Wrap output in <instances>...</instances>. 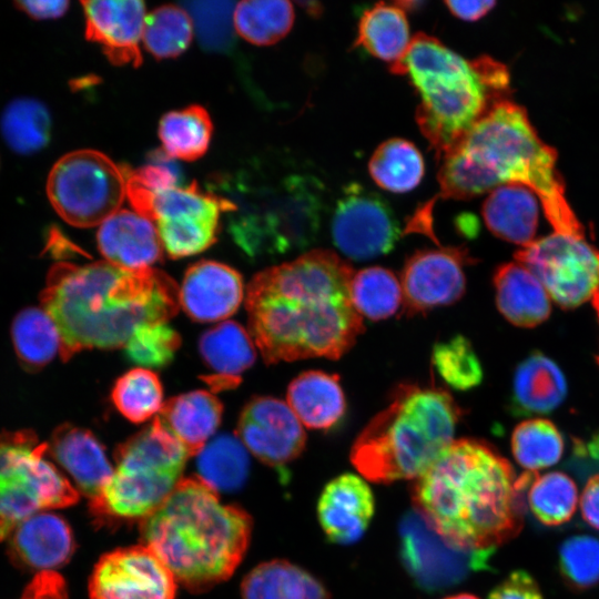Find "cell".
Returning a JSON list of instances; mask_svg holds the SVG:
<instances>
[{
	"label": "cell",
	"instance_id": "f546056e",
	"mask_svg": "<svg viewBox=\"0 0 599 599\" xmlns=\"http://www.w3.org/2000/svg\"><path fill=\"white\" fill-rule=\"evenodd\" d=\"M243 599H329L324 583L286 560H271L251 570L242 582Z\"/></svg>",
	"mask_w": 599,
	"mask_h": 599
},
{
	"label": "cell",
	"instance_id": "d6a6232c",
	"mask_svg": "<svg viewBox=\"0 0 599 599\" xmlns=\"http://www.w3.org/2000/svg\"><path fill=\"white\" fill-rule=\"evenodd\" d=\"M368 172L379 187L393 193H406L420 183L425 172L424 159L414 143L393 138L374 151Z\"/></svg>",
	"mask_w": 599,
	"mask_h": 599
},
{
	"label": "cell",
	"instance_id": "d590c367",
	"mask_svg": "<svg viewBox=\"0 0 599 599\" xmlns=\"http://www.w3.org/2000/svg\"><path fill=\"white\" fill-rule=\"evenodd\" d=\"M0 131L12 151L24 155L32 154L48 144L51 116L42 102L31 98H19L3 110Z\"/></svg>",
	"mask_w": 599,
	"mask_h": 599
},
{
	"label": "cell",
	"instance_id": "f1b7e54d",
	"mask_svg": "<svg viewBox=\"0 0 599 599\" xmlns=\"http://www.w3.org/2000/svg\"><path fill=\"white\" fill-rule=\"evenodd\" d=\"M286 396L302 425L312 429L334 427L346 410L338 375L323 370L300 374L290 383Z\"/></svg>",
	"mask_w": 599,
	"mask_h": 599
},
{
	"label": "cell",
	"instance_id": "5b68a950",
	"mask_svg": "<svg viewBox=\"0 0 599 599\" xmlns=\"http://www.w3.org/2000/svg\"><path fill=\"white\" fill-rule=\"evenodd\" d=\"M143 545L177 583L199 592L226 580L250 542L251 517L221 502L200 478H184L166 500L141 520Z\"/></svg>",
	"mask_w": 599,
	"mask_h": 599
},
{
	"label": "cell",
	"instance_id": "60d3db41",
	"mask_svg": "<svg viewBox=\"0 0 599 599\" xmlns=\"http://www.w3.org/2000/svg\"><path fill=\"white\" fill-rule=\"evenodd\" d=\"M111 398L123 417L132 423H142L160 413L163 388L155 373L136 367L115 380Z\"/></svg>",
	"mask_w": 599,
	"mask_h": 599
},
{
	"label": "cell",
	"instance_id": "ba28073f",
	"mask_svg": "<svg viewBox=\"0 0 599 599\" xmlns=\"http://www.w3.org/2000/svg\"><path fill=\"white\" fill-rule=\"evenodd\" d=\"M236 210L230 233L248 257L275 256L316 241L324 214V185L316 177L291 173L260 182L241 172L222 182Z\"/></svg>",
	"mask_w": 599,
	"mask_h": 599
},
{
	"label": "cell",
	"instance_id": "e575fe53",
	"mask_svg": "<svg viewBox=\"0 0 599 599\" xmlns=\"http://www.w3.org/2000/svg\"><path fill=\"white\" fill-rule=\"evenodd\" d=\"M196 468L199 478L213 490H235L248 475L247 449L238 437L221 434L197 454Z\"/></svg>",
	"mask_w": 599,
	"mask_h": 599
},
{
	"label": "cell",
	"instance_id": "8992f818",
	"mask_svg": "<svg viewBox=\"0 0 599 599\" xmlns=\"http://www.w3.org/2000/svg\"><path fill=\"white\" fill-rule=\"evenodd\" d=\"M389 70L419 95L416 122L440 159L509 89V72L488 55L467 60L426 33L412 38Z\"/></svg>",
	"mask_w": 599,
	"mask_h": 599
},
{
	"label": "cell",
	"instance_id": "4dcf8cb0",
	"mask_svg": "<svg viewBox=\"0 0 599 599\" xmlns=\"http://www.w3.org/2000/svg\"><path fill=\"white\" fill-rule=\"evenodd\" d=\"M410 41L406 12L396 2H378L361 16L354 45L393 65L403 59Z\"/></svg>",
	"mask_w": 599,
	"mask_h": 599
},
{
	"label": "cell",
	"instance_id": "d4e9b609",
	"mask_svg": "<svg viewBox=\"0 0 599 599\" xmlns=\"http://www.w3.org/2000/svg\"><path fill=\"white\" fill-rule=\"evenodd\" d=\"M494 286L497 307L512 325L530 328L549 317L551 298L525 265L510 262L498 266L494 273Z\"/></svg>",
	"mask_w": 599,
	"mask_h": 599
},
{
	"label": "cell",
	"instance_id": "7a4b0ae2",
	"mask_svg": "<svg viewBox=\"0 0 599 599\" xmlns=\"http://www.w3.org/2000/svg\"><path fill=\"white\" fill-rule=\"evenodd\" d=\"M530 471L516 477L493 445L454 440L412 485L415 510L450 545L496 550L524 526Z\"/></svg>",
	"mask_w": 599,
	"mask_h": 599
},
{
	"label": "cell",
	"instance_id": "3957f363",
	"mask_svg": "<svg viewBox=\"0 0 599 599\" xmlns=\"http://www.w3.org/2000/svg\"><path fill=\"white\" fill-rule=\"evenodd\" d=\"M40 301L59 329L67 362L83 349L124 346L143 323L166 322L179 311L180 290L153 267L60 262L49 270Z\"/></svg>",
	"mask_w": 599,
	"mask_h": 599
},
{
	"label": "cell",
	"instance_id": "4fadbf2b",
	"mask_svg": "<svg viewBox=\"0 0 599 599\" xmlns=\"http://www.w3.org/2000/svg\"><path fill=\"white\" fill-rule=\"evenodd\" d=\"M494 550L455 547L414 509L399 522V557L414 582L426 592L447 590L471 572L489 568Z\"/></svg>",
	"mask_w": 599,
	"mask_h": 599
},
{
	"label": "cell",
	"instance_id": "6f0895ef",
	"mask_svg": "<svg viewBox=\"0 0 599 599\" xmlns=\"http://www.w3.org/2000/svg\"><path fill=\"white\" fill-rule=\"evenodd\" d=\"M591 301H592V305H593V307L596 309V313H597L598 319H599V286H598V288H597V291H596V293H595Z\"/></svg>",
	"mask_w": 599,
	"mask_h": 599
},
{
	"label": "cell",
	"instance_id": "f907efd6",
	"mask_svg": "<svg viewBox=\"0 0 599 599\" xmlns=\"http://www.w3.org/2000/svg\"><path fill=\"white\" fill-rule=\"evenodd\" d=\"M21 599H68L67 583L54 570L38 572L24 588Z\"/></svg>",
	"mask_w": 599,
	"mask_h": 599
},
{
	"label": "cell",
	"instance_id": "277c9868",
	"mask_svg": "<svg viewBox=\"0 0 599 599\" xmlns=\"http://www.w3.org/2000/svg\"><path fill=\"white\" fill-rule=\"evenodd\" d=\"M439 162L444 199L469 200L504 184H521L537 195L554 231L585 234L566 197L556 150L508 98L497 101Z\"/></svg>",
	"mask_w": 599,
	"mask_h": 599
},
{
	"label": "cell",
	"instance_id": "9c48e42d",
	"mask_svg": "<svg viewBox=\"0 0 599 599\" xmlns=\"http://www.w3.org/2000/svg\"><path fill=\"white\" fill-rule=\"evenodd\" d=\"M187 455L156 416L115 450L113 475L90 504L94 515L144 519L155 511L181 480Z\"/></svg>",
	"mask_w": 599,
	"mask_h": 599
},
{
	"label": "cell",
	"instance_id": "f35d334b",
	"mask_svg": "<svg viewBox=\"0 0 599 599\" xmlns=\"http://www.w3.org/2000/svg\"><path fill=\"white\" fill-rule=\"evenodd\" d=\"M293 22L294 8L290 1H242L234 9L236 32L257 45L276 43L288 33Z\"/></svg>",
	"mask_w": 599,
	"mask_h": 599
},
{
	"label": "cell",
	"instance_id": "816d5d0a",
	"mask_svg": "<svg viewBox=\"0 0 599 599\" xmlns=\"http://www.w3.org/2000/svg\"><path fill=\"white\" fill-rule=\"evenodd\" d=\"M580 510L583 520L599 530V474L587 480L580 497Z\"/></svg>",
	"mask_w": 599,
	"mask_h": 599
},
{
	"label": "cell",
	"instance_id": "7402d4cb",
	"mask_svg": "<svg viewBox=\"0 0 599 599\" xmlns=\"http://www.w3.org/2000/svg\"><path fill=\"white\" fill-rule=\"evenodd\" d=\"M48 447L90 504L95 501L114 471L97 437L85 428L63 424L53 430Z\"/></svg>",
	"mask_w": 599,
	"mask_h": 599
},
{
	"label": "cell",
	"instance_id": "5bb4252c",
	"mask_svg": "<svg viewBox=\"0 0 599 599\" xmlns=\"http://www.w3.org/2000/svg\"><path fill=\"white\" fill-rule=\"evenodd\" d=\"M331 232L334 245L354 261L388 253L400 236L389 204L358 183L343 187L333 210Z\"/></svg>",
	"mask_w": 599,
	"mask_h": 599
},
{
	"label": "cell",
	"instance_id": "db71d44e",
	"mask_svg": "<svg viewBox=\"0 0 599 599\" xmlns=\"http://www.w3.org/2000/svg\"><path fill=\"white\" fill-rule=\"evenodd\" d=\"M448 10L465 21H476L485 17L496 4L495 1H445Z\"/></svg>",
	"mask_w": 599,
	"mask_h": 599
},
{
	"label": "cell",
	"instance_id": "f5cc1de1",
	"mask_svg": "<svg viewBox=\"0 0 599 599\" xmlns=\"http://www.w3.org/2000/svg\"><path fill=\"white\" fill-rule=\"evenodd\" d=\"M14 6L33 19H55L65 13L68 1H16Z\"/></svg>",
	"mask_w": 599,
	"mask_h": 599
},
{
	"label": "cell",
	"instance_id": "7c38bea8",
	"mask_svg": "<svg viewBox=\"0 0 599 599\" xmlns=\"http://www.w3.org/2000/svg\"><path fill=\"white\" fill-rule=\"evenodd\" d=\"M560 307L575 308L592 300L599 286V250L585 234L554 231L515 253Z\"/></svg>",
	"mask_w": 599,
	"mask_h": 599
},
{
	"label": "cell",
	"instance_id": "30bf717a",
	"mask_svg": "<svg viewBox=\"0 0 599 599\" xmlns=\"http://www.w3.org/2000/svg\"><path fill=\"white\" fill-rule=\"evenodd\" d=\"M47 453L48 444L30 429L0 433V541L30 516L79 500Z\"/></svg>",
	"mask_w": 599,
	"mask_h": 599
},
{
	"label": "cell",
	"instance_id": "7dc6e473",
	"mask_svg": "<svg viewBox=\"0 0 599 599\" xmlns=\"http://www.w3.org/2000/svg\"><path fill=\"white\" fill-rule=\"evenodd\" d=\"M234 6L231 1L186 3V9L203 47L209 50L225 51L232 44Z\"/></svg>",
	"mask_w": 599,
	"mask_h": 599
},
{
	"label": "cell",
	"instance_id": "52a82bcc",
	"mask_svg": "<svg viewBox=\"0 0 599 599\" xmlns=\"http://www.w3.org/2000/svg\"><path fill=\"white\" fill-rule=\"evenodd\" d=\"M463 415L445 389L399 384L355 439L351 461L373 483L415 480L455 440Z\"/></svg>",
	"mask_w": 599,
	"mask_h": 599
},
{
	"label": "cell",
	"instance_id": "d6986e66",
	"mask_svg": "<svg viewBox=\"0 0 599 599\" xmlns=\"http://www.w3.org/2000/svg\"><path fill=\"white\" fill-rule=\"evenodd\" d=\"M375 511L368 484L354 474L327 483L317 501V518L328 541L352 545L367 530Z\"/></svg>",
	"mask_w": 599,
	"mask_h": 599
},
{
	"label": "cell",
	"instance_id": "ee69618b",
	"mask_svg": "<svg viewBox=\"0 0 599 599\" xmlns=\"http://www.w3.org/2000/svg\"><path fill=\"white\" fill-rule=\"evenodd\" d=\"M432 363L440 377L458 390L476 387L484 377L481 364L470 342L461 335L437 343L432 352Z\"/></svg>",
	"mask_w": 599,
	"mask_h": 599
},
{
	"label": "cell",
	"instance_id": "680465c9",
	"mask_svg": "<svg viewBox=\"0 0 599 599\" xmlns=\"http://www.w3.org/2000/svg\"><path fill=\"white\" fill-rule=\"evenodd\" d=\"M598 363H599V357H598Z\"/></svg>",
	"mask_w": 599,
	"mask_h": 599
},
{
	"label": "cell",
	"instance_id": "9f6ffc18",
	"mask_svg": "<svg viewBox=\"0 0 599 599\" xmlns=\"http://www.w3.org/2000/svg\"><path fill=\"white\" fill-rule=\"evenodd\" d=\"M444 599H479V598L470 593H458V595L446 597Z\"/></svg>",
	"mask_w": 599,
	"mask_h": 599
},
{
	"label": "cell",
	"instance_id": "2e32d148",
	"mask_svg": "<svg viewBox=\"0 0 599 599\" xmlns=\"http://www.w3.org/2000/svg\"><path fill=\"white\" fill-rule=\"evenodd\" d=\"M474 263L463 247L414 252L402 272L404 311L408 316L457 302L465 293V265Z\"/></svg>",
	"mask_w": 599,
	"mask_h": 599
},
{
	"label": "cell",
	"instance_id": "8d00e7d4",
	"mask_svg": "<svg viewBox=\"0 0 599 599\" xmlns=\"http://www.w3.org/2000/svg\"><path fill=\"white\" fill-rule=\"evenodd\" d=\"M525 500L534 517L546 526H559L570 520L578 504L573 479L562 471L542 475L531 473Z\"/></svg>",
	"mask_w": 599,
	"mask_h": 599
},
{
	"label": "cell",
	"instance_id": "f6af8a7d",
	"mask_svg": "<svg viewBox=\"0 0 599 599\" xmlns=\"http://www.w3.org/2000/svg\"><path fill=\"white\" fill-rule=\"evenodd\" d=\"M558 567L565 583L586 590L599 583V538L578 534L565 539L558 551Z\"/></svg>",
	"mask_w": 599,
	"mask_h": 599
},
{
	"label": "cell",
	"instance_id": "1f68e13d",
	"mask_svg": "<svg viewBox=\"0 0 599 599\" xmlns=\"http://www.w3.org/2000/svg\"><path fill=\"white\" fill-rule=\"evenodd\" d=\"M11 337L20 364L29 372H37L48 365L61 348L55 323L40 307H26L16 315Z\"/></svg>",
	"mask_w": 599,
	"mask_h": 599
},
{
	"label": "cell",
	"instance_id": "b9f144b4",
	"mask_svg": "<svg viewBox=\"0 0 599 599\" xmlns=\"http://www.w3.org/2000/svg\"><path fill=\"white\" fill-rule=\"evenodd\" d=\"M193 22L185 9L165 4L151 11L144 21L142 41L156 59L174 58L189 47Z\"/></svg>",
	"mask_w": 599,
	"mask_h": 599
},
{
	"label": "cell",
	"instance_id": "11a10c76",
	"mask_svg": "<svg viewBox=\"0 0 599 599\" xmlns=\"http://www.w3.org/2000/svg\"><path fill=\"white\" fill-rule=\"evenodd\" d=\"M298 4L312 17H319L323 12V6L316 1H300Z\"/></svg>",
	"mask_w": 599,
	"mask_h": 599
},
{
	"label": "cell",
	"instance_id": "6da1fadb",
	"mask_svg": "<svg viewBox=\"0 0 599 599\" xmlns=\"http://www.w3.org/2000/svg\"><path fill=\"white\" fill-rule=\"evenodd\" d=\"M352 265L312 250L258 272L247 285L248 332L266 364L337 359L364 332L351 297Z\"/></svg>",
	"mask_w": 599,
	"mask_h": 599
},
{
	"label": "cell",
	"instance_id": "ab89813d",
	"mask_svg": "<svg viewBox=\"0 0 599 599\" xmlns=\"http://www.w3.org/2000/svg\"><path fill=\"white\" fill-rule=\"evenodd\" d=\"M564 446L561 433L546 418L522 420L511 434L514 458L530 473L557 464L564 454Z\"/></svg>",
	"mask_w": 599,
	"mask_h": 599
},
{
	"label": "cell",
	"instance_id": "4316f807",
	"mask_svg": "<svg viewBox=\"0 0 599 599\" xmlns=\"http://www.w3.org/2000/svg\"><path fill=\"white\" fill-rule=\"evenodd\" d=\"M567 395V382L559 366L536 352L516 368L510 410L515 415H544L555 410Z\"/></svg>",
	"mask_w": 599,
	"mask_h": 599
},
{
	"label": "cell",
	"instance_id": "44dd1931",
	"mask_svg": "<svg viewBox=\"0 0 599 599\" xmlns=\"http://www.w3.org/2000/svg\"><path fill=\"white\" fill-rule=\"evenodd\" d=\"M74 551L67 521L52 512L34 514L9 536L8 552L19 567L47 571L63 566Z\"/></svg>",
	"mask_w": 599,
	"mask_h": 599
},
{
	"label": "cell",
	"instance_id": "cb8c5ba5",
	"mask_svg": "<svg viewBox=\"0 0 599 599\" xmlns=\"http://www.w3.org/2000/svg\"><path fill=\"white\" fill-rule=\"evenodd\" d=\"M199 349L206 365L215 373L203 377L214 390L231 389L241 382V374L256 358L255 343L243 326L223 322L202 334Z\"/></svg>",
	"mask_w": 599,
	"mask_h": 599
},
{
	"label": "cell",
	"instance_id": "74e56055",
	"mask_svg": "<svg viewBox=\"0 0 599 599\" xmlns=\"http://www.w3.org/2000/svg\"><path fill=\"white\" fill-rule=\"evenodd\" d=\"M351 297L362 317L372 321L386 319L393 316L403 303L402 283L388 268L366 267L354 272Z\"/></svg>",
	"mask_w": 599,
	"mask_h": 599
},
{
	"label": "cell",
	"instance_id": "e0dca14e",
	"mask_svg": "<svg viewBox=\"0 0 599 599\" xmlns=\"http://www.w3.org/2000/svg\"><path fill=\"white\" fill-rule=\"evenodd\" d=\"M245 448L268 466L282 468L304 450L306 434L287 403L271 396L252 398L237 423Z\"/></svg>",
	"mask_w": 599,
	"mask_h": 599
},
{
	"label": "cell",
	"instance_id": "836d02e7",
	"mask_svg": "<svg viewBox=\"0 0 599 599\" xmlns=\"http://www.w3.org/2000/svg\"><path fill=\"white\" fill-rule=\"evenodd\" d=\"M212 133L213 123L202 105L167 112L159 123L163 151L172 159L197 160L207 151Z\"/></svg>",
	"mask_w": 599,
	"mask_h": 599
},
{
	"label": "cell",
	"instance_id": "484cf974",
	"mask_svg": "<svg viewBox=\"0 0 599 599\" xmlns=\"http://www.w3.org/2000/svg\"><path fill=\"white\" fill-rule=\"evenodd\" d=\"M539 203L530 189L521 184H504L490 191L481 213L494 235L524 247L535 241Z\"/></svg>",
	"mask_w": 599,
	"mask_h": 599
},
{
	"label": "cell",
	"instance_id": "83f0119b",
	"mask_svg": "<svg viewBox=\"0 0 599 599\" xmlns=\"http://www.w3.org/2000/svg\"><path fill=\"white\" fill-rule=\"evenodd\" d=\"M222 412L221 402L212 393L193 390L170 398L158 417L187 455L194 456L217 429Z\"/></svg>",
	"mask_w": 599,
	"mask_h": 599
},
{
	"label": "cell",
	"instance_id": "9a60e30c",
	"mask_svg": "<svg viewBox=\"0 0 599 599\" xmlns=\"http://www.w3.org/2000/svg\"><path fill=\"white\" fill-rule=\"evenodd\" d=\"M177 582L146 546L103 555L89 580L90 599H174Z\"/></svg>",
	"mask_w": 599,
	"mask_h": 599
},
{
	"label": "cell",
	"instance_id": "ffe728a7",
	"mask_svg": "<svg viewBox=\"0 0 599 599\" xmlns=\"http://www.w3.org/2000/svg\"><path fill=\"white\" fill-rule=\"evenodd\" d=\"M244 296L241 274L215 261L191 265L180 290V304L197 322L229 318L240 307Z\"/></svg>",
	"mask_w": 599,
	"mask_h": 599
},
{
	"label": "cell",
	"instance_id": "681fc988",
	"mask_svg": "<svg viewBox=\"0 0 599 599\" xmlns=\"http://www.w3.org/2000/svg\"><path fill=\"white\" fill-rule=\"evenodd\" d=\"M487 599H544V597L531 575L525 570H515L490 591Z\"/></svg>",
	"mask_w": 599,
	"mask_h": 599
},
{
	"label": "cell",
	"instance_id": "c3c4849f",
	"mask_svg": "<svg viewBox=\"0 0 599 599\" xmlns=\"http://www.w3.org/2000/svg\"><path fill=\"white\" fill-rule=\"evenodd\" d=\"M121 167L125 182L135 184L152 194L179 186L181 180L177 164L163 150L152 152L148 162L138 169Z\"/></svg>",
	"mask_w": 599,
	"mask_h": 599
},
{
	"label": "cell",
	"instance_id": "bcb514c9",
	"mask_svg": "<svg viewBox=\"0 0 599 599\" xmlns=\"http://www.w3.org/2000/svg\"><path fill=\"white\" fill-rule=\"evenodd\" d=\"M181 345L179 333L166 322L139 325L124 345L128 358L141 366L158 368L167 365Z\"/></svg>",
	"mask_w": 599,
	"mask_h": 599
},
{
	"label": "cell",
	"instance_id": "ac0fdd59",
	"mask_svg": "<svg viewBox=\"0 0 599 599\" xmlns=\"http://www.w3.org/2000/svg\"><path fill=\"white\" fill-rule=\"evenodd\" d=\"M85 16V38L101 45L115 65L142 63L145 4L141 0H93L81 2Z\"/></svg>",
	"mask_w": 599,
	"mask_h": 599
},
{
	"label": "cell",
	"instance_id": "8fae6325",
	"mask_svg": "<svg viewBox=\"0 0 599 599\" xmlns=\"http://www.w3.org/2000/svg\"><path fill=\"white\" fill-rule=\"evenodd\" d=\"M48 199L55 212L77 227L102 224L122 205V167L95 150H78L60 158L49 172Z\"/></svg>",
	"mask_w": 599,
	"mask_h": 599
},
{
	"label": "cell",
	"instance_id": "603a6c76",
	"mask_svg": "<svg viewBox=\"0 0 599 599\" xmlns=\"http://www.w3.org/2000/svg\"><path fill=\"white\" fill-rule=\"evenodd\" d=\"M97 241L106 261L124 268H149L162 257L158 229L149 219L129 210H119L105 220Z\"/></svg>",
	"mask_w": 599,
	"mask_h": 599
},
{
	"label": "cell",
	"instance_id": "7bdbcfd3",
	"mask_svg": "<svg viewBox=\"0 0 599 599\" xmlns=\"http://www.w3.org/2000/svg\"><path fill=\"white\" fill-rule=\"evenodd\" d=\"M219 217L184 216L156 222V229L167 255L186 257L209 248L219 231Z\"/></svg>",
	"mask_w": 599,
	"mask_h": 599
}]
</instances>
